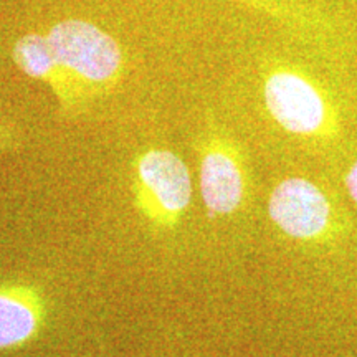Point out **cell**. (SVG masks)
Returning a JSON list of instances; mask_svg holds the SVG:
<instances>
[{
    "instance_id": "obj_1",
    "label": "cell",
    "mask_w": 357,
    "mask_h": 357,
    "mask_svg": "<svg viewBox=\"0 0 357 357\" xmlns=\"http://www.w3.org/2000/svg\"><path fill=\"white\" fill-rule=\"evenodd\" d=\"M53 50L78 88H108L123 66L121 48L100 26L84 20L58 22L48 32Z\"/></svg>"
},
{
    "instance_id": "obj_2",
    "label": "cell",
    "mask_w": 357,
    "mask_h": 357,
    "mask_svg": "<svg viewBox=\"0 0 357 357\" xmlns=\"http://www.w3.org/2000/svg\"><path fill=\"white\" fill-rule=\"evenodd\" d=\"M134 194L151 223L162 229L177 227L192 200L189 167L172 151H146L136 160Z\"/></svg>"
},
{
    "instance_id": "obj_3",
    "label": "cell",
    "mask_w": 357,
    "mask_h": 357,
    "mask_svg": "<svg viewBox=\"0 0 357 357\" xmlns=\"http://www.w3.org/2000/svg\"><path fill=\"white\" fill-rule=\"evenodd\" d=\"M263 98L275 121L291 134L316 136L334 123L331 106L318 84L294 68L271 70L263 84Z\"/></svg>"
},
{
    "instance_id": "obj_4",
    "label": "cell",
    "mask_w": 357,
    "mask_h": 357,
    "mask_svg": "<svg viewBox=\"0 0 357 357\" xmlns=\"http://www.w3.org/2000/svg\"><path fill=\"white\" fill-rule=\"evenodd\" d=\"M268 211L284 234L300 240L323 235L331 217V207L319 187L301 177L280 182L271 192Z\"/></svg>"
},
{
    "instance_id": "obj_5",
    "label": "cell",
    "mask_w": 357,
    "mask_h": 357,
    "mask_svg": "<svg viewBox=\"0 0 357 357\" xmlns=\"http://www.w3.org/2000/svg\"><path fill=\"white\" fill-rule=\"evenodd\" d=\"M200 195L211 215H230L242 205L245 178L235 151L213 139L200 159Z\"/></svg>"
},
{
    "instance_id": "obj_6",
    "label": "cell",
    "mask_w": 357,
    "mask_h": 357,
    "mask_svg": "<svg viewBox=\"0 0 357 357\" xmlns=\"http://www.w3.org/2000/svg\"><path fill=\"white\" fill-rule=\"evenodd\" d=\"M13 60L26 77L47 83L65 113L75 111L82 89L61 66L48 35L29 33L13 47Z\"/></svg>"
},
{
    "instance_id": "obj_7",
    "label": "cell",
    "mask_w": 357,
    "mask_h": 357,
    "mask_svg": "<svg viewBox=\"0 0 357 357\" xmlns=\"http://www.w3.org/2000/svg\"><path fill=\"white\" fill-rule=\"evenodd\" d=\"M45 306L40 294L24 284L0 287V349L32 339L43 323Z\"/></svg>"
},
{
    "instance_id": "obj_8",
    "label": "cell",
    "mask_w": 357,
    "mask_h": 357,
    "mask_svg": "<svg viewBox=\"0 0 357 357\" xmlns=\"http://www.w3.org/2000/svg\"><path fill=\"white\" fill-rule=\"evenodd\" d=\"M240 2L247 3V6L258 8V10H263L270 15L276 17V19H283V20H289L293 17V13L289 8L284 6L281 0H240Z\"/></svg>"
},
{
    "instance_id": "obj_9",
    "label": "cell",
    "mask_w": 357,
    "mask_h": 357,
    "mask_svg": "<svg viewBox=\"0 0 357 357\" xmlns=\"http://www.w3.org/2000/svg\"><path fill=\"white\" fill-rule=\"evenodd\" d=\"M346 184H347V190H349L351 197L357 202V160L354 164H352L349 172H347Z\"/></svg>"
},
{
    "instance_id": "obj_10",
    "label": "cell",
    "mask_w": 357,
    "mask_h": 357,
    "mask_svg": "<svg viewBox=\"0 0 357 357\" xmlns=\"http://www.w3.org/2000/svg\"><path fill=\"white\" fill-rule=\"evenodd\" d=\"M3 144V139H2V136H0V146H2Z\"/></svg>"
}]
</instances>
